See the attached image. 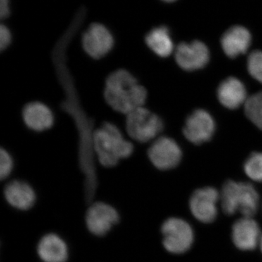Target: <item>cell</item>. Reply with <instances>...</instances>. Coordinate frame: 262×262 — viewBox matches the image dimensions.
<instances>
[{
    "mask_svg": "<svg viewBox=\"0 0 262 262\" xmlns=\"http://www.w3.org/2000/svg\"><path fill=\"white\" fill-rule=\"evenodd\" d=\"M221 201L226 214L239 212L244 217L252 218L258 211L259 196L252 184L229 180L222 187Z\"/></svg>",
    "mask_w": 262,
    "mask_h": 262,
    "instance_id": "cell-3",
    "label": "cell"
},
{
    "mask_svg": "<svg viewBox=\"0 0 262 262\" xmlns=\"http://www.w3.org/2000/svg\"><path fill=\"white\" fill-rule=\"evenodd\" d=\"M147 92L128 71L118 70L108 76L104 98L115 111L128 115L146 102Z\"/></svg>",
    "mask_w": 262,
    "mask_h": 262,
    "instance_id": "cell-1",
    "label": "cell"
},
{
    "mask_svg": "<svg viewBox=\"0 0 262 262\" xmlns=\"http://www.w3.org/2000/svg\"><path fill=\"white\" fill-rule=\"evenodd\" d=\"M22 115L27 126L38 132L48 130L54 122L51 110L39 101L27 103L24 107Z\"/></svg>",
    "mask_w": 262,
    "mask_h": 262,
    "instance_id": "cell-16",
    "label": "cell"
},
{
    "mask_svg": "<svg viewBox=\"0 0 262 262\" xmlns=\"http://www.w3.org/2000/svg\"><path fill=\"white\" fill-rule=\"evenodd\" d=\"M3 194L7 203L15 209L27 211L35 204V191L28 183L13 180L5 185Z\"/></svg>",
    "mask_w": 262,
    "mask_h": 262,
    "instance_id": "cell-13",
    "label": "cell"
},
{
    "mask_svg": "<svg viewBox=\"0 0 262 262\" xmlns=\"http://www.w3.org/2000/svg\"><path fill=\"white\" fill-rule=\"evenodd\" d=\"M232 241L242 251H252L259 245L261 234L257 222L250 217L236 221L232 226Z\"/></svg>",
    "mask_w": 262,
    "mask_h": 262,
    "instance_id": "cell-12",
    "label": "cell"
},
{
    "mask_svg": "<svg viewBox=\"0 0 262 262\" xmlns=\"http://www.w3.org/2000/svg\"><path fill=\"white\" fill-rule=\"evenodd\" d=\"M114 37L103 24L94 23L82 34L84 51L91 58L100 59L107 55L114 46Z\"/></svg>",
    "mask_w": 262,
    "mask_h": 262,
    "instance_id": "cell-7",
    "label": "cell"
},
{
    "mask_svg": "<svg viewBox=\"0 0 262 262\" xmlns=\"http://www.w3.org/2000/svg\"><path fill=\"white\" fill-rule=\"evenodd\" d=\"M244 170L250 179L262 182V152L253 153L246 160Z\"/></svg>",
    "mask_w": 262,
    "mask_h": 262,
    "instance_id": "cell-20",
    "label": "cell"
},
{
    "mask_svg": "<svg viewBox=\"0 0 262 262\" xmlns=\"http://www.w3.org/2000/svg\"><path fill=\"white\" fill-rule=\"evenodd\" d=\"M164 248L168 252L181 254L187 252L194 242V232L186 221L171 217L163 222L161 227Z\"/></svg>",
    "mask_w": 262,
    "mask_h": 262,
    "instance_id": "cell-5",
    "label": "cell"
},
{
    "mask_svg": "<svg viewBox=\"0 0 262 262\" xmlns=\"http://www.w3.org/2000/svg\"><path fill=\"white\" fill-rule=\"evenodd\" d=\"M214 130V121L210 114L198 110L187 117L183 132L190 142L201 144L211 139Z\"/></svg>",
    "mask_w": 262,
    "mask_h": 262,
    "instance_id": "cell-10",
    "label": "cell"
},
{
    "mask_svg": "<svg viewBox=\"0 0 262 262\" xmlns=\"http://www.w3.org/2000/svg\"><path fill=\"white\" fill-rule=\"evenodd\" d=\"M251 42V36L247 29L234 26L222 36V48L229 58H234L247 52Z\"/></svg>",
    "mask_w": 262,
    "mask_h": 262,
    "instance_id": "cell-15",
    "label": "cell"
},
{
    "mask_svg": "<svg viewBox=\"0 0 262 262\" xmlns=\"http://www.w3.org/2000/svg\"><path fill=\"white\" fill-rule=\"evenodd\" d=\"M245 113L256 126L262 130V92L248 98L245 104Z\"/></svg>",
    "mask_w": 262,
    "mask_h": 262,
    "instance_id": "cell-19",
    "label": "cell"
},
{
    "mask_svg": "<svg viewBox=\"0 0 262 262\" xmlns=\"http://www.w3.org/2000/svg\"><path fill=\"white\" fill-rule=\"evenodd\" d=\"M38 256L43 262H67L69 249L64 241L55 233H48L39 239L37 246Z\"/></svg>",
    "mask_w": 262,
    "mask_h": 262,
    "instance_id": "cell-14",
    "label": "cell"
},
{
    "mask_svg": "<svg viewBox=\"0 0 262 262\" xmlns=\"http://www.w3.org/2000/svg\"><path fill=\"white\" fill-rule=\"evenodd\" d=\"M146 46L155 54L163 58L168 57L173 53V43L167 27L161 26L151 29L146 35Z\"/></svg>",
    "mask_w": 262,
    "mask_h": 262,
    "instance_id": "cell-18",
    "label": "cell"
},
{
    "mask_svg": "<svg viewBox=\"0 0 262 262\" xmlns=\"http://www.w3.org/2000/svg\"><path fill=\"white\" fill-rule=\"evenodd\" d=\"M148 158L155 168L161 170L176 168L182 160V150L175 141L160 137L148 149Z\"/></svg>",
    "mask_w": 262,
    "mask_h": 262,
    "instance_id": "cell-8",
    "label": "cell"
},
{
    "mask_svg": "<svg viewBox=\"0 0 262 262\" xmlns=\"http://www.w3.org/2000/svg\"><path fill=\"white\" fill-rule=\"evenodd\" d=\"M248 70L255 80L262 83V51H253L248 58Z\"/></svg>",
    "mask_w": 262,
    "mask_h": 262,
    "instance_id": "cell-21",
    "label": "cell"
},
{
    "mask_svg": "<svg viewBox=\"0 0 262 262\" xmlns=\"http://www.w3.org/2000/svg\"><path fill=\"white\" fill-rule=\"evenodd\" d=\"M219 199L220 194L214 188L196 189L189 200V208L192 215L203 223H211L216 218Z\"/></svg>",
    "mask_w": 262,
    "mask_h": 262,
    "instance_id": "cell-9",
    "label": "cell"
},
{
    "mask_svg": "<svg viewBox=\"0 0 262 262\" xmlns=\"http://www.w3.org/2000/svg\"><path fill=\"white\" fill-rule=\"evenodd\" d=\"M93 146L98 161L104 168L116 166L120 160L129 158L134 152V144L125 140L120 129L105 122L93 134Z\"/></svg>",
    "mask_w": 262,
    "mask_h": 262,
    "instance_id": "cell-2",
    "label": "cell"
},
{
    "mask_svg": "<svg viewBox=\"0 0 262 262\" xmlns=\"http://www.w3.org/2000/svg\"><path fill=\"white\" fill-rule=\"evenodd\" d=\"M10 13L9 2L1 0L0 2V18L5 19L9 16Z\"/></svg>",
    "mask_w": 262,
    "mask_h": 262,
    "instance_id": "cell-24",
    "label": "cell"
},
{
    "mask_svg": "<svg viewBox=\"0 0 262 262\" xmlns=\"http://www.w3.org/2000/svg\"><path fill=\"white\" fill-rule=\"evenodd\" d=\"M13 161L11 155L6 149H0V179H8L13 171Z\"/></svg>",
    "mask_w": 262,
    "mask_h": 262,
    "instance_id": "cell-22",
    "label": "cell"
},
{
    "mask_svg": "<svg viewBox=\"0 0 262 262\" xmlns=\"http://www.w3.org/2000/svg\"><path fill=\"white\" fill-rule=\"evenodd\" d=\"M259 246H260V248H261V252H262V234H261V238H260Z\"/></svg>",
    "mask_w": 262,
    "mask_h": 262,
    "instance_id": "cell-25",
    "label": "cell"
},
{
    "mask_svg": "<svg viewBox=\"0 0 262 262\" xmlns=\"http://www.w3.org/2000/svg\"><path fill=\"white\" fill-rule=\"evenodd\" d=\"M125 126L131 139L145 143L154 139L163 130V122L160 117L142 106L127 115Z\"/></svg>",
    "mask_w": 262,
    "mask_h": 262,
    "instance_id": "cell-4",
    "label": "cell"
},
{
    "mask_svg": "<svg viewBox=\"0 0 262 262\" xmlns=\"http://www.w3.org/2000/svg\"><path fill=\"white\" fill-rule=\"evenodd\" d=\"M84 222L91 234L102 237L120 222V215L111 205L103 202H94L90 204L86 211Z\"/></svg>",
    "mask_w": 262,
    "mask_h": 262,
    "instance_id": "cell-6",
    "label": "cell"
},
{
    "mask_svg": "<svg viewBox=\"0 0 262 262\" xmlns=\"http://www.w3.org/2000/svg\"><path fill=\"white\" fill-rule=\"evenodd\" d=\"M218 98L221 103L229 110H234L247 101V92L244 84L235 77H229L219 87Z\"/></svg>",
    "mask_w": 262,
    "mask_h": 262,
    "instance_id": "cell-17",
    "label": "cell"
},
{
    "mask_svg": "<svg viewBox=\"0 0 262 262\" xmlns=\"http://www.w3.org/2000/svg\"><path fill=\"white\" fill-rule=\"evenodd\" d=\"M175 57L176 61L183 70H198L203 68L209 61V51L201 41L182 42L177 46Z\"/></svg>",
    "mask_w": 262,
    "mask_h": 262,
    "instance_id": "cell-11",
    "label": "cell"
},
{
    "mask_svg": "<svg viewBox=\"0 0 262 262\" xmlns=\"http://www.w3.org/2000/svg\"><path fill=\"white\" fill-rule=\"evenodd\" d=\"M12 41V35L10 31L6 26L2 24L0 27V49L4 51L10 46Z\"/></svg>",
    "mask_w": 262,
    "mask_h": 262,
    "instance_id": "cell-23",
    "label": "cell"
}]
</instances>
